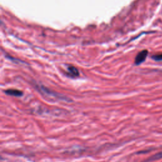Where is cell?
<instances>
[{
    "label": "cell",
    "mask_w": 162,
    "mask_h": 162,
    "mask_svg": "<svg viewBox=\"0 0 162 162\" xmlns=\"http://www.w3.org/2000/svg\"><path fill=\"white\" fill-rule=\"evenodd\" d=\"M36 86L37 89L40 92L42 93V94H45L46 96H49L50 97H54L56 98H58L60 99H63V100H65V101H70V100H68L67 98L65 97L64 96H61L60 94H58V93L55 92L51 90H49L47 88H46V87L43 86L42 85H39V86L36 85Z\"/></svg>",
    "instance_id": "obj_1"
},
{
    "label": "cell",
    "mask_w": 162,
    "mask_h": 162,
    "mask_svg": "<svg viewBox=\"0 0 162 162\" xmlns=\"http://www.w3.org/2000/svg\"><path fill=\"white\" fill-rule=\"evenodd\" d=\"M148 51L147 50H142L137 55L135 58V64L139 65L144 62L147 57Z\"/></svg>",
    "instance_id": "obj_2"
},
{
    "label": "cell",
    "mask_w": 162,
    "mask_h": 162,
    "mask_svg": "<svg viewBox=\"0 0 162 162\" xmlns=\"http://www.w3.org/2000/svg\"><path fill=\"white\" fill-rule=\"evenodd\" d=\"M68 72L67 73V76L72 78H76L79 76V72L76 67L72 65H69L67 67Z\"/></svg>",
    "instance_id": "obj_3"
},
{
    "label": "cell",
    "mask_w": 162,
    "mask_h": 162,
    "mask_svg": "<svg viewBox=\"0 0 162 162\" xmlns=\"http://www.w3.org/2000/svg\"><path fill=\"white\" fill-rule=\"evenodd\" d=\"M5 92L7 95H10L16 97H20L23 95V92L18 89H7L5 91Z\"/></svg>",
    "instance_id": "obj_4"
},
{
    "label": "cell",
    "mask_w": 162,
    "mask_h": 162,
    "mask_svg": "<svg viewBox=\"0 0 162 162\" xmlns=\"http://www.w3.org/2000/svg\"><path fill=\"white\" fill-rule=\"evenodd\" d=\"M160 158H162V151L160 152L157 154H154L153 157H151L150 158H149L148 161H153V160H159Z\"/></svg>",
    "instance_id": "obj_5"
},
{
    "label": "cell",
    "mask_w": 162,
    "mask_h": 162,
    "mask_svg": "<svg viewBox=\"0 0 162 162\" xmlns=\"http://www.w3.org/2000/svg\"><path fill=\"white\" fill-rule=\"evenodd\" d=\"M152 58L155 60V61H162V53L158 54V55H155L152 56Z\"/></svg>",
    "instance_id": "obj_6"
}]
</instances>
